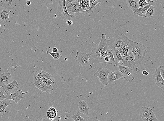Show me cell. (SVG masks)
Listing matches in <instances>:
<instances>
[{
    "label": "cell",
    "instance_id": "1",
    "mask_svg": "<svg viewBox=\"0 0 164 121\" xmlns=\"http://www.w3.org/2000/svg\"><path fill=\"white\" fill-rule=\"evenodd\" d=\"M106 34H102L99 44L92 48L90 54L91 60L92 64L94 63H104V59L107 55L106 51L110 49L106 41Z\"/></svg>",
    "mask_w": 164,
    "mask_h": 121
},
{
    "label": "cell",
    "instance_id": "13",
    "mask_svg": "<svg viewBox=\"0 0 164 121\" xmlns=\"http://www.w3.org/2000/svg\"><path fill=\"white\" fill-rule=\"evenodd\" d=\"M123 77L122 74L116 69L114 72H110L108 76V84H111L115 80H118Z\"/></svg>",
    "mask_w": 164,
    "mask_h": 121
},
{
    "label": "cell",
    "instance_id": "16",
    "mask_svg": "<svg viewBox=\"0 0 164 121\" xmlns=\"http://www.w3.org/2000/svg\"><path fill=\"white\" fill-rule=\"evenodd\" d=\"M13 80L10 72H4L0 75V85L1 86L9 83Z\"/></svg>",
    "mask_w": 164,
    "mask_h": 121
},
{
    "label": "cell",
    "instance_id": "41",
    "mask_svg": "<svg viewBox=\"0 0 164 121\" xmlns=\"http://www.w3.org/2000/svg\"><path fill=\"white\" fill-rule=\"evenodd\" d=\"M139 5L140 7H142L144 6V4H143V3L140 0H139Z\"/></svg>",
    "mask_w": 164,
    "mask_h": 121
},
{
    "label": "cell",
    "instance_id": "11",
    "mask_svg": "<svg viewBox=\"0 0 164 121\" xmlns=\"http://www.w3.org/2000/svg\"><path fill=\"white\" fill-rule=\"evenodd\" d=\"M160 68L159 67L154 71L153 74L154 79L156 85L161 88V89L164 90V79L162 78L160 73Z\"/></svg>",
    "mask_w": 164,
    "mask_h": 121
},
{
    "label": "cell",
    "instance_id": "22",
    "mask_svg": "<svg viewBox=\"0 0 164 121\" xmlns=\"http://www.w3.org/2000/svg\"><path fill=\"white\" fill-rule=\"evenodd\" d=\"M34 84L36 88L41 90L42 92L46 93L49 92L42 80H34Z\"/></svg>",
    "mask_w": 164,
    "mask_h": 121
},
{
    "label": "cell",
    "instance_id": "40",
    "mask_svg": "<svg viewBox=\"0 0 164 121\" xmlns=\"http://www.w3.org/2000/svg\"><path fill=\"white\" fill-rule=\"evenodd\" d=\"M149 73L146 70H144L142 71V74L144 76H147L149 74Z\"/></svg>",
    "mask_w": 164,
    "mask_h": 121
},
{
    "label": "cell",
    "instance_id": "19",
    "mask_svg": "<svg viewBox=\"0 0 164 121\" xmlns=\"http://www.w3.org/2000/svg\"><path fill=\"white\" fill-rule=\"evenodd\" d=\"M150 5L147 4L145 6L140 7L138 9H135L133 11L134 15H138L140 17H144L147 10L149 8Z\"/></svg>",
    "mask_w": 164,
    "mask_h": 121
},
{
    "label": "cell",
    "instance_id": "7",
    "mask_svg": "<svg viewBox=\"0 0 164 121\" xmlns=\"http://www.w3.org/2000/svg\"><path fill=\"white\" fill-rule=\"evenodd\" d=\"M109 72L107 68H99L96 72L93 74V76L95 78H99V81L103 85L107 86L108 84V76Z\"/></svg>",
    "mask_w": 164,
    "mask_h": 121
},
{
    "label": "cell",
    "instance_id": "9",
    "mask_svg": "<svg viewBox=\"0 0 164 121\" xmlns=\"http://www.w3.org/2000/svg\"><path fill=\"white\" fill-rule=\"evenodd\" d=\"M119 65L128 67L134 70L136 64L134 55L131 51L129 50L126 57L123 59Z\"/></svg>",
    "mask_w": 164,
    "mask_h": 121
},
{
    "label": "cell",
    "instance_id": "26",
    "mask_svg": "<svg viewBox=\"0 0 164 121\" xmlns=\"http://www.w3.org/2000/svg\"><path fill=\"white\" fill-rule=\"evenodd\" d=\"M44 71L43 70L36 71L34 75L33 80H42Z\"/></svg>",
    "mask_w": 164,
    "mask_h": 121
},
{
    "label": "cell",
    "instance_id": "4",
    "mask_svg": "<svg viewBox=\"0 0 164 121\" xmlns=\"http://www.w3.org/2000/svg\"><path fill=\"white\" fill-rule=\"evenodd\" d=\"M75 59L79 64L81 65L86 72H89L92 68L93 64L91 60L90 54L78 51Z\"/></svg>",
    "mask_w": 164,
    "mask_h": 121
},
{
    "label": "cell",
    "instance_id": "43",
    "mask_svg": "<svg viewBox=\"0 0 164 121\" xmlns=\"http://www.w3.org/2000/svg\"><path fill=\"white\" fill-rule=\"evenodd\" d=\"M140 1H141L143 3L144 6L148 4L147 3V2L145 0H140Z\"/></svg>",
    "mask_w": 164,
    "mask_h": 121
},
{
    "label": "cell",
    "instance_id": "2",
    "mask_svg": "<svg viewBox=\"0 0 164 121\" xmlns=\"http://www.w3.org/2000/svg\"><path fill=\"white\" fill-rule=\"evenodd\" d=\"M128 47L134 55L136 64H140L144 60L147 53L145 46L141 42H135L130 40Z\"/></svg>",
    "mask_w": 164,
    "mask_h": 121
},
{
    "label": "cell",
    "instance_id": "45",
    "mask_svg": "<svg viewBox=\"0 0 164 121\" xmlns=\"http://www.w3.org/2000/svg\"><path fill=\"white\" fill-rule=\"evenodd\" d=\"M26 4L27 5L30 6L31 4L30 1H27L26 2Z\"/></svg>",
    "mask_w": 164,
    "mask_h": 121
},
{
    "label": "cell",
    "instance_id": "18",
    "mask_svg": "<svg viewBox=\"0 0 164 121\" xmlns=\"http://www.w3.org/2000/svg\"><path fill=\"white\" fill-rule=\"evenodd\" d=\"M112 51L114 57L116 62L115 67L118 66L121 61L123 60V58L121 56L120 52L118 49H111Z\"/></svg>",
    "mask_w": 164,
    "mask_h": 121
},
{
    "label": "cell",
    "instance_id": "27",
    "mask_svg": "<svg viewBox=\"0 0 164 121\" xmlns=\"http://www.w3.org/2000/svg\"><path fill=\"white\" fill-rule=\"evenodd\" d=\"M154 9L155 7L154 6H150L149 8L146 11L144 18H152L154 14Z\"/></svg>",
    "mask_w": 164,
    "mask_h": 121
},
{
    "label": "cell",
    "instance_id": "36",
    "mask_svg": "<svg viewBox=\"0 0 164 121\" xmlns=\"http://www.w3.org/2000/svg\"><path fill=\"white\" fill-rule=\"evenodd\" d=\"M160 73L161 75V76L164 79V66H160Z\"/></svg>",
    "mask_w": 164,
    "mask_h": 121
},
{
    "label": "cell",
    "instance_id": "50",
    "mask_svg": "<svg viewBox=\"0 0 164 121\" xmlns=\"http://www.w3.org/2000/svg\"><path fill=\"white\" fill-rule=\"evenodd\" d=\"M27 1H30V0H27Z\"/></svg>",
    "mask_w": 164,
    "mask_h": 121
},
{
    "label": "cell",
    "instance_id": "6",
    "mask_svg": "<svg viewBox=\"0 0 164 121\" xmlns=\"http://www.w3.org/2000/svg\"><path fill=\"white\" fill-rule=\"evenodd\" d=\"M66 7L67 12L70 14L76 16L79 14H84V11L81 8L78 0L68 4Z\"/></svg>",
    "mask_w": 164,
    "mask_h": 121
},
{
    "label": "cell",
    "instance_id": "21",
    "mask_svg": "<svg viewBox=\"0 0 164 121\" xmlns=\"http://www.w3.org/2000/svg\"><path fill=\"white\" fill-rule=\"evenodd\" d=\"M152 110L151 108L146 106H142L141 109L139 116L142 118H146L150 114V111Z\"/></svg>",
    "mask_w": 164,
    "mask_h": 121
},
{
    "label": "cell",
    "instance_id": "25",
    "mask_svg": "<svg viewBox=\"0 0 164 121\" xmlns=\"http://www.w3.org/2000/svg\"><path fill=\"white\" fill-rule=\"evenodd\" d=\"M42 81L49 91L50 90L52 89L53 86H55L56 84L55 80H52L50 79L42 80Z\"/></svg>",
    "mask_w": 164,
    "mask_h": 121
},
{
    "label": "cell",
    "instance_id": "42",
    "mask_svg": "<svg viewBox=\"0 0 164 121\" xmlns=\"http://www.w3.org/2000/svg\"><path fill=\"white\" fill-rule=\"evenodd\" d=\"M52 51L53 53H57L58 51V50L57 48L54 47L52 50Z\"/></svg>",
    "mask_w": 164,
    "mask_h": 121
},
{
    "label": "cell",
    "instance_id": "37",
    "mask_svg": "<svg viewBox=\"0 0 164 121\" xmlns=\"http://www.w3.org/2000/svg\"><path fill=\"white\" fill-rule=\"evenodd\" d=\"M66 23L68 26H71L73 25V22L72 20H70V19H69V20H67L66 22Z\"/></svg>",
    "mask_w": 164,
    "mask_h": 121
},
{
    "label": "cell",
    "instance_id": "24",
    "mask_svg": "<svg viewBox=\"0 0 164 121\" xmlns=\"http://www.w3.org/2000/svg\"><path fill=\"white\" fill-rule=\"evenodd\" d=\"M57 116V111L53 107H51L48 110L47 113V116L50 120H53Z\"/></svg>",
    "mask_w": 164,
    "mask_h": 121
},
{
    "label": "cell",
    "instance_id": "12",
    "mask_svg": "<svg viewBox=\"0 0 164 121\" xmlns=\"http://www.w3.org/2000/svg\"><path fill=\"white\" fill-rule=\"evenodd\" d=\"M16 0H0V7L13 9L16 7Z\"/></svg>",
    "mask_w": 164,
    "mask_h": 121
},
{
    "label": "cell",
    "instance_id": "39",
    "mask_svg": "<svg viewBox=\"0 0 164 121\" xmlns=\"http://www.w3.org/2000/svg\"><path fill=\"white\" fill-rule=\"evenodd\" d=\"M76 1H78V0H66L65 2V4L67 5L69 3L73 2Z\"/></svg>",
    "mask_w": 164,
    "mask_h": 121
},
{
    "label": "cell",
    "instance_id": "53",
    "mask_svg": "<svg viewBox=\"0 0 164 121\" xmlns=\"http://www.w3.org/2000/svg\"></svg>",
    "mask_w": 164,
    "mask_h": 121
},
{
    "label": "cell",
    "instance_id": "51",
    "mask_svg": "<svg viewBox=\"0 0 164 121\" xmlns=\"http://www.w3.org/2000/svg\"><path fill=\"white\" fill-rule=\"evenodd\" d=\"M1 85H0V88H1Z\"/></svg>",
    "mask_w": 164,
    "mask_h": 121
},
{
    "label": "cell",
    "instance_id": "38",
    "mask_svg": "<svg viewBox=\"0 0 164 121\" xmlns=\"http://www.w3.org/2000/svg\"><path fill=\"white\" fill-rule=\"evenodd\" d=\"M5 111H4L1 107H0V117H3L4 115Z\"/></svg>",
    "mask_w": 164,
    "mask_h": 121
},
{
    "label": "cell",
    "instance_id": "17",
    "mask_svg": "<svg viewBox=\"0 0 164 121\" xmlns=\"http://www.w3.org/2000/svg\"><path fill=\"white\" fill-rule=\"evenodd\" d=\"M79 112L83 113L84 114L88 115L89 113V109L86 101H81L78 103Z\"/></svg>",
    "mask_w": 164,
    "mask_h": 121
},
{
    "label": "cell",
    "instance_id": "28",
    "mask_svg": "<svg viewBox=\"0 0 164 121\" xmlns=\"http://www.w3.org/2000/svg\"><path fill=\"white\" fill-rule=\"evenodd\" d=\"M12 104L10 100L5 99L4 100H0V107L5 111V109L8 106Z\"/></svg>",
    "mask_w": 164,
    "mask_h": 121
},
{
    "label": "cell",
    "instance_id": "35",
    "mask_svg": "<svg viewBox=\"0 0 164 121\" xmlns=\"http://www.w3.org/2000/svg\"><path fill=\"white\" fill-rule=\"evenodd\" d=\"M118 49V50L120 52V54L121 55V56H122L123 59L125 58V57H126L127 54L126 53H125V52L121 50L120 49Z\"/></svg>",
    "mask_w": 164,
    "mask_h": 121
},
{
    "label": "cell",
    "instance_id": "20",
    "mask_svg": "<svg viewBox=\"0 0 164 121\" xmlns=\"http://www.w3.org/2000/svg\"><path fill=\"white\" fill-rule=\"evenodd\" d=\"M11 11L6 9H4L0 12V20L4 22H7L9 20V16Z\"/></svg>",
    "mask_w": 164,
    "mask_h": 121
},
{
    "label": "cell",
    "instance_id": "5",
    "mask_svg": "<svg viewBox=\"0 0 164 121\" xmlns=\"http://www.w3.org/2000/svg\"><path fill=\"white\" fill-rule=\"evenodd\" d=\"M66 0H59L58 5V12L59 16L63 20H68L69 19L74 18L76 16L71 15L67 12L65 2Z\"/></svg>",
    "mask_w": 164,
    "mask_h": 121
},
{
    "label": "cell",
    "instance_id": "10",
    "mask_svg": "<svg viewBox=\"0 0 164 121\" xmlns=\"http://www.w3.org/2000/svg\"><path fill=\"white\" fill-rule=\"evenodd\" d=\"M28 93V91L24 93L20 89H18L14 93L7 94L5 95L6 99L14 101L17 104H18L19 102H20L21 99L24 97L25 94Z\"/></svg>",
    "mask_w": 164,
    "mask_h": 121
},
{
    "label": "cell",
    "instance_id": "33",
    "mask_svg": "<svg viewBox=\"0 0 164 121\" xmlns=\"http://www.w3.org/2000/svg\"><path fill=\"white\" fill-rule=\"evenodd\" d=\"M50 79L52 80H55L54 79L49 73L46 72L44 71L42 80H45Z\"/></svg>",
    "mask_w": 164,
    "mask_h": 121
},
{
    "label": "cell",
    "instance_id": "14",
    "mask_svg": "<svg viewBox=\"0 0 164 121\" xmlns=\"http://www.w3.org/2000/svg\"><path fill=\"white\" fill-rule=\"evenodd\" d=\"M106 1L105 0H89V7L90 9L86 11V14L93 12L94 9L98 5H103L105 4Z\"/></svg>",
    "mask_w": 164,
    "mask_h": 121
},
{
    "label": "cell",
    "instance_id": "8",
    "mask_svg": "<svg viewBox=\"0 0 164 121\" xmlns=\"http://www.w3.org/2000/svg\"><path fill=\"white\" fill-rule=\"evenodd\" d=\"M117 69L120 72L125 80L128 82H132L134 79V76H133V70L128 67L119 65L117 67Z\"/></svg>",
    "mask_w": 164,
    "mask_h": 121
},
{
    "label": "cell",
    "instance_id": "44",
    "mask_svg": "<svg viewBox=\"0 0 164 121\" xmlns=\"http://www.w3.org/2000/svg\"><path fill=\"white\" fill-rule=\"evenodd\" d=\"M36 121H47V120L45 119L42 118L38 119V120H36Z\"/></svg>",
    "mask_w": 164,
    "mask_h": 121
},
{
    "label": "cell",
    "instance_id": "48",
    "mask_svg": "<svg viewBox=\"0 0 164 121\" xmlns=\"http://www.w3.org/2000/svg\"><path fill=\"white\" fill-rule=\"evenodd\" d=\"M134 1H139V0H134Z\"/></svg>",
    "mask_w": 164,
    "mask_h": 121
},
{
    "label": "cell",
    "instance_id": "34",
    "mask_svg": "<svg viewBox=\"0 0 164 121\" xmlns=\"http://www.w3.org/2000/svg\"><path fill=\"white\" fill-rule=\"evenodd\" d=\"M118 49L125 52V53H128L129 49H128V45L123 46L122 47L118 48Z\"/></svg>",
    "mask_w": 164,
    "mask_h": 121
},
{
    "label": "cell",
    "instance_id": "47",
    "mask_svg": "<svg viewBox=\"0 0 164 121\" xmlns=\"http://www.w3.org/2000/svg\"><path fill=\"white\" fill-rule=\"evenodd\" d=\"M67 60H68V59H67V58H66H66H65V61H67Z\"/></svg>",
    "mask_w": 164,
    "mask_h": 121
},
{
    "label": "cell",
    "instance_id": "52",
    "mask_svg": "<svg viewBox=\"0 0 164 121\" xmlns=\"http://www.w3.org/2000/svg\"><path fill=\"white\" fill-rule=\"evenodd\" d=\"M145 1H147V0H145Z\"/></svg>",
    "mask_w": 164,
    "mask_h": 121
},
{
    "label": "cell",
    "instance_id": "31",
    "mask_svg": "<svg viewBox=\"0 0 164 121\" xmlns=\"http://www.w3.org/2000/svg\"><path fill=\"white\" fill-rule=\"evenodd\" d=\"M46 53H47V54L51 55L54 60H57L61 56V54L58 51L57 53H53L51 52L49 50H47L46 51Z\"/></svg>",
    "mask_w": 164,
    "mask_h": 121
},
{
    "label": "cell",
    "instance_id": "49",
    "mask_svg": "<svg viewBox=\"0 0 164 121\" xmlns=\"http://www.w3.org/2000/svg\"><path fill=\"white\" fill-rule=\"evenodd\" d=\"M1 24H0V28H1Z\"/></svg>",
    "mask_w": 164,
    "mask_h": 121
},
{
    "label": "cell",
    "instance_id": "23",
    "mask_svg": "<svg viewBox=\"0 0 164 121\" xmlns=\"http://www.w3.org/2000/svg\"><path fill=\"white\" fill-rule=\"evenodd\" d=\"M138 1L127 0V4L129 8L133 11L140 7L139 5Z\"/></svg>",
    "mask_w": 164,
    "mask_h": 121
},
{
    "label": "cell",
    "instance_id": "15",
    "mask_svg": "<svg viewBox=\"0 0 164 121\" xmlns=\"http://www.w3.org/2000/svg\"><path fill=\"white\" fill-rule=\"evenodd\" d=\"M18 82L14 80H13L10 83H9L1 86L5 93L8 94L12 93V92L15 91L17 88L18 87Z\"/></svg>",
    "mask_w": 164,
    "mask_h": 121
},
{
    "label": "cell",
    "instance_id": "46",
    "mask_svg": "<svg viewBox=\"0 0 164 121\" xmlns=\"http://www.w3.org/2000/svg\"><path fill=\"white\" fill-rule=\"evenodd\" d=\"M149 121H158V120L157 119V118H155L153 119V120H150Z\"/></svg>",
    "mask_w": 164,
    "mask_h": 121
},
{
    "label": "cell",
    "instance_id": "32",
    "mask_svg": "<svg viewBox=\"0 0 164 121\" xmlns=\"http://www.w3.org/2000/svg\"><path fill=\"white\" fill-rule=\"evenodd\" d=\"M157 118L153 111H150V114L146 118H142L143 121H149L153 119Z\"/></svg>",
    "mask_w": 164,
    "mask_h": 121
},
{
    "label": "cell",
    "instance_id": "3",
    "mask_svg": "<svg viewBox=\"0 0 164 121\" xmlns=\"http://www.w3.org/2000/svg\"><path fill=\"white\" fill-rule=\"evenodd\" d=\"M113 37L106 41L110 49H118L123 46L128 45L130 40L122 32L116 30L113 34Z\"/></svg>",
    "mask_w": 164,
    "mask_h": 121
},
{
    "label": "cell",
    "instance_id": "29",
    "mask_svg": "<svg viewBox=\"0 0 164 121\" xmlns=\"http://www.w3.org/2000/svg\"><path fill=\"white\" fill-rule=\"evenodd\" d=\"M106 53H107V56L110 59L111 62L112 63V64L115 66L116 62L114 57L112 51L111 49H109L107 50L106 51Z\"/></svg>",
    "mask_w": 164,
    "mask_h": 121
},
{
    "label": "cell",
    "instance_id": "30",
    "mask_svg": "<svg viewBox=\"0 0 164 121\" xmlns=\"http://www.w3.org/2000/svg\"><path fill=\"white\" fill-rule=\"evenodd\" d=\"M80 113L79 111L75 113L72 117L73 120L74 121H86L83 117L80 116Z\"/></svg>",
    "mask_w": 164,
    "mask_h": 121
}]
</instances>
